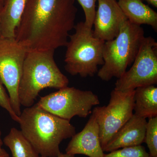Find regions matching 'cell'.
I'll return each instance as SVG.
<instances>
[{
    "mask_svg": "<svg viewBox=\"0 0 157 157\" xmlns=\"http://www.w3.org/2000/svg\"><path fill=\"white\" fill-rule=\"evenodd\" d=\"M75 0H29L15 39L29 51H55L66 46L74 29Z\"/></svg>",
    "mask_w": 157,
    "mask_h": 157,
    "instance_id": "cell-1",
    "label": "cell"
},
{
    "mask_svg": "<svg viewBox=\"0 0 157 157\" xmlns=\"http://www.w3.org/2000/svg\"><path fill=\"white\" fill-rule=\"evenodd\" d=\"M20 131L41 156L57 157L61 153L62 141L71 138L76 128L36 104L25 107L19 116Z\"/></svg>",
    "mask_w": 157,
    "mask_h": 157,
    "instance_id": "cell-2",
    "label": "cell"
},
{
    "mask_svg": "<svg viewBox=\"0 0 157 157\" xmlns=\"http://www.w3.org/2000/svg\"><path fill=\"white\" fill-rule=\"evenodd\" d=\"M54 50L29 51L18 86L21 106L30 107L42 90H59L68 86L69 80L60 71L54 59Z\"/></svg>",
    "mask_w": 157,
    "mask_h": 157,
    "instance_id": "cell-3",
    "label": "cell"
},
{
    "mask_svg": "<svg viewBox=\"0 0 157 157\" xmlns=\"http://www.w3.org/2000/svg\"><path fill=\"white\" fill-rule=\"evenodd\" d=\"M145 37L141 26L125 21L117 36L104 43V63L97 73L99 78L107 82L122 76L135 60Z\"/></svg>",
    "mask_w": 157,
    "mask_h": 157,
    "instance_id": "cell-4",
    "label": "cell"
},
{
    "mask_svg": "<svg viewBox=\"0 0 157 157\" xmlns=\"http://www.w3.org/2000/svg\"><path fill=\"white\" fill-rule=\"evenodd\" d=\"M75 32L69 36L65 54V69L72 76L93 77L103 65L105 42L94 36L92 28L84 22L75 25Z\"/></svg>",
    "mask_w": 157,
    "mask_h": 157,
    "instance_id": "cell-5",
    "label": "cell"
},
{
    "mask_svg": "<svg viewBox=\"0 0 157 157\" xmlns=\"http://www.w3.org/2000/svg\"><path fill=\"white\" fill-rule=\"evenodd\" d=\"M100 104L98 95L91 91L67 86L41 97L36 104L54 115L70 121L75 116L87 117L93 107Z\"/></svg>",
    "mask_w": 157,
    "mask_h": 157,
    "instance_id": "cell-6",
    "label": "cell"
},
{
    "mask_svg": "<svg viewBox=\"0 0 157 157\" xmlns=\"http://www.w3.org/2000/svg\"><path fill=\"white\" fill-rule=\"evenodd\" d=\"M135 90L124 92L113 89L107 106L93 109L92 113L95 115L99 125L103 150L134 114Z\"/></svg>",
    "mask_w": 157,
    "mask_h": 157,
    "instance_id": "cell-7",
    "label": "cell"
},
{
    "mask_svg": "<svg viewBox=\"0 0 157 157\" xmlns=\"http://www.w3.org/2000/svg\"><path fill=\"white\" fill-rule=\"evenodd\" d=\"M27 52L15 38L0 37V80L8 91L12 109L18 117L21 113L18 86Z\"/></svg>",
    "mask_w": 157,
    "mask_h": 157,
    "instance_id": "cell-8",
    "label": "cell"
},
{
    "mask_svg": "<svg viewBox=\"0 0 157 157\" xmlns=\"http://www.w3.org/2000/svg\"><path fill=\"white\" fill-rule=\"evenodd\" d=\"M157 83V42L145 37L132 67L117 78L114 89L126 92Z\"/></svg>",
    "mask_w": 157,
    "mask_h": 157,
    "instance_id": "cell-9",
    "label": "cell"
},
{
    "mask_svg": "<svg viewBox=\"0 0 157 157\" xmlns=\"http://www.w3.org/2000/svg\"><path fill=\"white\" fill-rule=\"evenodd\" d=\"M98 8L94 20V36L104 42L117 36L128 18L116 0H98Z\"/></svg>",
    "mask_w": 157,
    "mask_h": 157,
    "instance_id": "cell-10",
    "label": "cell"
},
{
    "mask_svg": "<svg viewBox=\"0 0 157 157\" xmlns=\"http://www.w3.org/2000/svg\"><path fill=\"white\" fill-rule=\"evenodd\" d=\"M66 153L83 155L89 157H104L101 146L100 131L95 115H91L82 131L75 134L66 149Z\"/></svg>",
    "mask_w": 157,
    "mask_h": 157,
    "instance_id": "cell-11",
    "label": "cell"
},
{
    "mask_svg": "<svg viewBox=\"0 0 157 157\" xmlns=\"http://www.w3.org/2000/svg\"><path fill=\"white\" fill-rule=\"evenodd\" d=\"M146 119L133 114L112 137L104 149V151L111 152L119 149L138 146L144 142Z\"/></svg>",
    "mask_w": 157,
    "mask_h": 157,
    "instance_id": "cell-12",
    "label": "cell"
},
{
    "mask_svg": "<svg viewBox=\"0 0 157 157\" xmlns=\"http://www.w3.org/2000/svg\"><path fill=\"white\" fill-rule=\"evenodd\" d=\"M119 6L129 21L136 25H147L157 30V13L141 0H118Z\"/></svg>",
    "mask_w": 157,
    "mask_h": 157,
    "instance_id": "cell-13",
    "label": "cell"
},
{
    "mask_svg": "<svg viewBox=\"0 0 157 157\" xmlns=\"http://www.w3.org/2000/svg\"><path fill=\"white\" fill-rule=\"evenodd\" d=\"M29 0H4L0 12L1 36L15 38V32Z\"/></svg>",
    "mask_w": 157,
    "mask_h": 157,
    "instance_id": "cell-14",
    "label": "cell"
},
{
    "mask_svg": "<svg viewBox=\"0 0 157 157\" xmlns=\"http://www.w3.org/2000/svg\"><path fill=\"white\" fill-rule=\"evenodd\" d=\"M134 101L135 115L145 119L157 117V88L155 85L137 88Z\"/></svg>",
    "mask_w": 157,
    "mask_h": 157,
    "instance_id": "cell-15",
    "label": "cell"
},
{
    "mask_svg": "<svg viewBox=\"0 0 157 157\" xmlns=\"http://www.w3.org/2000/svg\"><path fill=\"white\" fill-rule=\"evenodd\" d=\"M3 142L10 149L12 157H40L21 131L16 128H11L3 139Z\"/></svg>",
    "mask_w": 157,
    "mask_h": 157,
    "instance_id": "cell-16",
    "label": "cell"
},
{
    "mask_svg": "<svg viewBox=\"0 0 157 157\" xmlns=\"http://www.w3.org/2000/svg\"><path fill=\"white\" fill-rule=\"evenodd\" d=\"M144 142L151 157H157V117L148 118L147 122Z\"/></svg>",
    "mask_w": 157,
    "mask_h": 157,
    "instance_id": "cell-17",
    "label": "cell"
},
{
    "mask_svg": "<svg viewBox=\"0 0 157 157\" xmlns=\"http://www.w3.org/2000/svg\"><path fill=\"white\" fill-rule=\"evenodd\" d=\"M104 157H151L142 145L124 147L104 154Z\"/></svg>",
    "mask_w": 157,
    "mask_h": 157,
    "instance_id": "cell-18",
    "label": "cell"
},
{
    "mask_svg": "<svg viewBox=\"0 0 157 157\" xmlns=\"http://www.w3.org/2000/svg\"><path fill=\"white\" fill-rule=\"evenodd\" d=\"M83 9L85 14V24L93 28L96 14V3L98 0H77Z\"/></svg>",
    "mask_w": 157,
    "mask_h": 157,
    "instance_id": "cell-19",
    "label": "cell"
},
{
    "mask_svg": "<svg viewBox=\"0 0 157 157\" xmlns=\"http://www.w3.org/2000/svg\"><path fill=\"white\" fill-rule=\"evenodd\" d=\"M0 107L9 113L11 119L16 122L19 121V117L14 112L11 107L9 94L6 92L4 85L0 80Z\"/></svg>",
    "mask_w": 157,
    "mask_h": 157,
    "instance_id": "cell-20",
    "label": "cell"
},
{
    "mask_svg": "<svg viewBox=\"0 0 157 157\" xmlns=\"http://www.w3.org/2000/svg\"><path fill=\"white\" fill-rule=\"evenodd\" d=\"M142 1H145L149 5L153 6L155 8L157 7V0H141Z\"/></svg>",
    "mask_w": 157,
    "mask_h": 157,
    "instance_id": "cell-21",
    "label": "cell"
},
{
    "mask_svg": "<svg viewBox=\"0 0 157 157\" xmlns=\"http://www.w3.org/2000/svg\"><path fill=\"white\" fill-rule=\"evenodd\" d=\"M0 157H9V154L2 148L0 149Z\"/></svg>",
    "mask_w": 157,
    "mask_h": 157,
    "instance_id": "cell-22",
    "label": "cell"
},
{
    "mask_svg": "<svg viewBox=\"0 0 157 157\" xmlns=\"http://www.w3.org/2000/svg\"><path fill=\"white\" fill-rule=\"evenodd\" d=\"M74 156H75V155H69L67 153L63 154L61 153L57 157H74ZM45 157L41 156H40V157Z\"/></svg>",
    "mask_w": 157,
    "mask_h": 157,
    "instance_id": "cell-23",
    "label": "cell"
},
{
    "mask_svg": "<svg viewBox=\"0 0 157 157\" xmlns=\"http://www.w3.org/2000/svg\"><path fill=\"white\" fill-rule=\"evenodd\" d=\"M3 145V139H2V133L0 129V149L2 148Z\"/></svg>",
    "mask_w": 157,
    "mask_h": 157,
    "instance_id": "cell-24",
    "label": "cell"
},
{
    "mask_svg": "<svg viewBox=\"0 0 157 157\" xmlns=\"http://www.w3.org/2000/svg\"><path fill=\"white\" fill-rule=\"evenodd\" d=\"M4 0H0V12L2 9L3 5H4Z\"/></svg>",
    "mask_w": 157,
    "mask_h": 157,
    "instance_id": "cell-25",
    "label": "cell"
},
{
    "mask_svg": "<svg viewBox=\"0 0 157 157\" xmlns=\"http://www.w3.org/2000/svg\"><path fill=\"white\" fill-rule=\"evenodd\" d=\"M1 36V26H0V37Z\"/></svg>",
    "mask_w": 157,
    "mask_h": 157,
    "instance_id": "cell-26",
    "label": "cell"
}]
</instances>
